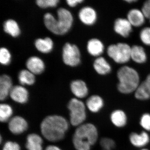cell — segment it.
<instances>
[{"label": "cell", "instance_id": "e575fe53", "mask_svg": "<svg viewBox=\"0 0 150 150\" xmlns=\"http://www.w3.org/2000/svg\"><path fill=\"white\" fill-rule=\"evenodd\" d=\"M83 0H67L66 1L68 5L71 7H75L79 4L83 2Z\"/></svg>", "mask_w": 150, "mask_h": 150}, {"label": "cell", "instance_id": "2e32d148", "mask_svg": "<svg viewBox=\"0 0 150 150\" xmlns=\"http://www.w3.org/2000/svg\"><path fill=\"white\" fill-rule=\"evenodd\" d=\"M9 95L13 100L18 103H25L28 100V91L22 86H14L11 90Z\"/></svg>", "mask_w": 150, "mask_h": 150}, {"label": "cell", "instance_id": "f1b7e54d", "mask_svg": "<svg viewBox=\"0 0 150 150\" xmlns=\"http://www.w3.org/2000/svg\"><path fill=\"white\" fill-rule=\"evenodd\" d=\"M11 55L10 51L5 47L0 49V63L3 66H7L11 63Z\"/></svg>", "mask_w": 150, "mask_h": 150}, {"label": "cell", "instance_id": "4316f807", "mask_svg": "<svg viewBox=\"0 0 150 150\" xmlns=\"http://www.w3.org/2000/svg\"><path fill=\"white\" fill-rule=\"evenodd\" d=\"M13 114V110L8 104H1L0 106V120L5 122L8 121Z\"/></svg>", "mask_w": 150, "mask_h": 150}, {"label": "cell", "instance_id": "83f0119b", "mask_svg": "<svg viewBox=\"0 0 150 150\" xmlns=\"http://www.w3.org/2000/svg\"><path fill=\"white\" fill-rule=\"evenodd\" d=\"M139 37L145 46L150 47V26H145L140 31Z\"/></svg>", "mask_w": 150, "mask_h": 150}, {"label": "cell", "instance_id": "836d02e7", "mask_svg": "<svg viewBox=\"0 0 150 150\" xmlns=\"http://www.w3.org/2000/svg\"><path fill=\"white\" fill-rule=\"evenodd\" d=\"M3 150H20V147L16 142H8L4 145Z\"/></svg>", "mask_w": 150, "mask_h": 150}, {"label": "cell", "instance_id": "603a6c76", "mask_svg": "<svg viewBox=\"0 0 150 150\" xmlns=\"http://www.w3.org/2000/svg\"><path fill=\"white\" fill-rule=\"evenodd\" d=\"M86 103L88 108L91 111L97 112L103 107L104 101L101 97L94 95L88 98Z\"/></svg>", "mask_w": 150, "mask_h": 150}, {"label": "cell", "instance_id": "74e56055", "mask_svg": "<svg viewBox=\"0 0 150 150\" xmlns=\"http://www.w3.org/2000/svg\"><path fill=\"white\" fill-rule=\"evenodd\" d=\"M141 150H149L147 149H142Z\"/></svg>", "mask_w": 150, "mask_h": 150}, {"label": "cell", "instance_id": "1f68e13d", "mask_svg": "<svg viewBox=\"0 0 150 150\" xmlns=\"http://www.w3.org/2000/svg\"><path fill=\"white\" fill-rule=\"evenodd\" d=\"M140 123L143 129L150 131V114L148 113L143 114L140 119Z\"/></svg>", "mask_w": 150, "mask_h": 150}, {"label": "cell", "instance_id": "6da1fadb", "mask_svg": "<svg viewBox=\"0 0 150 150\" xmlns=\"http://www.w3.org/2000/svg\"><path fill=\"white\" fill-rule=\"evenodd\" d=\"M57 17L50 13H47L43 17V21L46 28L56 35H64L69 31L74 22L71 13L67 9L61 8L57 11Z\"/></svg>", "mask_w": 150, "mask_h": 150}, {"label": "cell", "instance_id": "d4e9b609", "mask_svg": "<svg viewBox=\"0 0 150 150\" xmlns=\"http://www.w3.org/2000/svg\"><path fill=\"white\" fill-rule=\"evenodd\" d=\"M110 120L114 126L121 128L126 126L127 118L126 113L123 110H116L111 113Z\"/></svg>", "mask_w": 150, "mask_h": 150}, {"label": "cell", "instance_id": "484cf974", "mask_svg": "<svg viewBox=\"0 0 150 150\" xmlns=\"http://www.w3.org/2000/svg\"><path fill=\"white\" fill-rule=\"evenodd\" d=\"M18 80L21 85L31 86L35 83V76L28 69L22 70L19 73Z\"/></svg>", "mask_w": 150, "mask_h": 150}, {"label": "cell", "instance_id": "cb8c5ba5", "mask_svg": "<svg viewBox=\"0 0 150 150\" xmlns=\"http://www.w3.org/2000/svg\"><path fill=\"white\" fill-rule=\"evenodd\" d=\"M42 144L43 140L38 134H32L28 136L26 143L28 150H42Z\"/></svg>", "mask_w": 150, "mask_h": 150}, {"label": "cell", "instance_id": "9a60e30c", "mask_svg": "<svg viewBox=\"0 0 150 150\" xmlns=\"http://www.w3.org/2000/svg\"><path fill=\"white\" fill-rule=\"evenodd\" d=\"M10 131L15 134H20L27 130L28 123L21 116H15L10 120L8 123Z\"/></svg>", "mask_w": 150, "mask_h": 150}, {"label": "cell", "instance_id": "4fadbf2b", "mask_svg": "<svg viewBox=\"0 0 150 150\" xmlns=\"http://www.w3.org/2000/svg\"><path fill=\"white\" fill-rule=\"evenodd\" d=\"M93 68L97 74L102 76L109 74L112 70L111 65L102 56L96 58L93 63Z\"/></svg>", "mask_w": 150, "mask_h": 150}, {"label": "cell", "instance_id": "9c48e42d", "mask_svg": "<svg viewBox=\"0 0 150 150\" xmlns=\"http://www.w3.org/2000/svg\"><path fill=\"white\" fill-rule=\"evenodd\" d=\"M78 16L80 21L87 26H92L95 24L98 18L96 11L90 6L82 8L79 11Z\"/></svg>", "mask_w": 150, "mask_h": 150}, {"label": "cell", "instance_id": "d6a6232c", "mask_svg": "<svg viewBox=\"0 0 150 150\" xmlns=\"http://www.w3.org/2000/svg\"><path fill=\"white\" fill-rule=\"evenodd\" d=\"M141 10L146 18L149 19L150 18V0H148L143 3Z\"/></svg>", "mask_w": 150, "mask_h": 150}, {"label": "cell", "instance_id": "5bb4252c", "mask_svg": "<svg viewBox=\"0 0 150 150\" xmlns=\"http://www.w3.org/2000/svg\"><path fill=\"white\" fill-rule=\"evenodd\" d=\"M131 59L138 64H145L147 61L148 56L144 47L139 45L131 46Z\"/></svg>", "mask_w": 150, "mask_h": 150}, {"label": "cell", "instance_id": "f546056e", "mask_svg": "<svg viewBox=\"0 0 150 150\" xmlns=\"http://www.w3.org/2000/svg\"><path fill=\"white\" fill-rule=\"evenodd\" d=\"M36 5L41 8L56 7L59 2V0H37Z\"/></svg>", "mask_w": 150, "mask_h": 150}, {"label": "cell", "instance_id": "7c38bea8", "mask_svg": "<svg viewBox=\"0 0 150 150\" xmlns=\"http://www.w3.org/2000/svg\"><path fill=\"white\" fill-rule=\"evenodd\" d=\"M27 69L34 75H40L45 70L44 62L38 56H32L29 57L26 62Z\"/></svg>", "mask_w": 150, "mask_h": 150}, {"label": "cell", "instance_id": "f35d334b", "mask_svg": "<svg viewBox=\"0 0 150 150\" xmlns=\"http://www.w3.org/2000/svg\"><path fill=\"white\" fill-rule=\"evenodd\" d=\"M149 23H150V18H149Z\"/></svg>", "mask_w": 150, "mask_h": 150}, {"label": "cell", "instance_id": "7402d4cb", "mask_svg": "<svg viewBox=\"0 0 150 150\" xmlns=\"http://www.w3.org/2000/svg\"><path fill=\"white\" fill-rule=\"evenodd\" d=\"M135 97L139 100H147L150 98V83L146 80L140 83L134 92Z\"/></svg>", "mask_w": 150, "mask_h": 150}, {"label": "cell", "instance_id": "52a82bcc", "mask_svg": "<svg viewBox=\"0 0 150 150\" xmlns=\"http://www.w3.org/2000/svg\"><path fill=\"white\" fill-rule=\"evenodd\" d=\"M62 55L63 62L67 66L76 67L81 63V51L75 44L65 43L62 49Z\"/></svg>", "mask_w": 150, "mask_h": 150}, {"label": "cell", "instance_id": "30bf717a", "mask_svg": "<svg viewBox=\"0 0 150 150\" xmlns=\"http://www.w3.org/2000/svg\"><path fill=\"white\" fill-rule=\"evenodd\" d=\"M86 49L90 55L96 58L102 56L105 51V46L100 39L93 38L88 41Z\"/></svg>", "mask_w": 150, "mask_h": 150}, {"label": "cell", "instance_id": "d590c367", "mask_svg": "<svg viewBox=\"0 0 150 150\" xmlns=\"http://www.w3.org/2000/svg\"><path fill=\"white\" fill-rule=\"evenodd\" d=\"M45 150H62L58 146H54V145H50V146H48Z\"/></svg>", "mask_w": 150, "mask_h": 150}, {"label": "cell", "instance_id": "4dcf8cb0", "mask_svg": "<svg viewBox=\"0 0 150 150\" xmlns=\"http://www.w3.org/2000/svg\"><path fill=\"white\" fill-rule=\"evenodd\" d=\"M100 145L103 150H112L115 146V142L108 138H103L101 139Z\"/></svg>", "mask_w": 150, "mask_h": 150}, {"label": "cell", "instance_id": "ffe728a7", "mask_svg": "<svg viewBox=\"0 0 150 150\" xmlns=\"http://www.w3.org/2000/svg\"><path fill=\"white\" fill-rule=\"evenodd\" d=\"M34 45L38 51L42 54H47L53 50L54 43L51 38L46 37L36 39Z\"/></svg>", "mask_w": 150, "mask_h": 150}, {"label": "cell", "instance_id": "ba28073f", "mask_svg": "<svg viewBox=\"0 0 150 150\" xmlns=\"http://www.w3.org/2000/svg\"><path fill=\"white\" fill-rule=\"evenodd\" d=\"M133 28L128 19L124 18H118L113 23L114 32L123 38H127L130 36L133 31Z\"/></svg>", "mask_w": 150, "mask_h": 150}, {"label": "cell", "instance_id": "5b68a950", "mask_svg": "<svg viewBox=\"0 0 150 150\" xmlns=\"http://www.w3.org/2000/svg\"><path fill=\"white\" fill-rule=\"evenodd\" d=\"M131 46L128 43L119 42L110 44L106 48L107 56L115 63L125 65L131 61Z\"/></svg>", "mask_w": 150, "mask_h": 150}, {"label": "cell", "instance_id": "8d00e7d4", "mask_svg": "<svg viewBox=\"0 0 150 150\" xmlns=\"http://www.w3.org/2000/svg\"><path fill=\"white\" fill-rule=\"evenodd\" d=\"M125 2L128 3V4H131L132 3L137 2V0H126V1H125Z\"/></svg>", "mask_w": 150, "mask_h": 150}, {"label": "cell", "instance_id": "d6986e66", "mask_svg": "<svg viewBox=\"0 0 150 150\" xmlns=\"http://www.w3.org/2000/svg\"><path fill=\"white\" fill-rule=\"evenodd\" d=\"M130 142L134 146L141 148L145 146L150 142L149 134L145 131H143L140 134L132 133L129 136Z\"/></svg>", "mask_w": 150, "mask_h": 150}, {"label": "cell", "instance_id": "7a4b0ae2", "mask_svg": "<svg viewBox=\"0 0 150 150\" xmlns=\"http://www.w3.org/2000/svg\"><path fill=\"white\" fill-rule=\"evenodd\" d=\"M68 128L69 124L66 119L57 115L47 116L40 125V129L43 137L52 142L62 139Z\"/></svg>", "mask_w": 150, "mask_h": 150}, {"label": "cell", "instance_id": "8fae6325", "mask_svg": "<svg viewBox=\"0 0 150 150\" xmlns=\"http://www.w3.org/2000/svg\"><path fill=\"white\" fill-rule=\"evenodd\" d=\"M126 18L133 27L140 28L145 24L146 18L142 10L133 8L129 10Z\"/></svg>", "mask_w": 150, "mask_h": 150}, {"label": "cell", "instance_id": "3957f363", "mask_svg": "<svg viewBox=\"0 0 150 150\" xmlns=\"http://www.w3.org/2000/svg\"><path fill=\"white\" fill-rule=\"evenodd\" d=\"M116 77L118 80L117 89L119 92L124 94L135 92L141 83L138 71L128 65H123L119 68L116 73Z\"/></svg>", "mask_w": 150, "mask_h": 150}, {"label": "cell", "instance_id": "ac0fdd59", "mask_svg": "<svg viewBox=\"0 0 150 150\" xmlns=\"http://www.w3.org/2000/svg\"><path fill=\"white\" fill-rule=\"evenodd\" d=\"M12 81L10 76L3 74L0 76V99L4 100L10 94L13 87Z\"/></svg>", "mask_w": 150, "mask_h": 150}, {"label": "cell", "instance_id": "e0dca14e", "mask_svg": "<svg viewBox=\"0 0 150 150\" xmlns=\"http://www.w3.org/2000/svg\"><path fill=\"white\" fill-rule=\"evenodd\" d=\"M70 88L72 93L79 98H84L88 94V89L87 86L82 80L72 81L71 83Z\"/></svg>", "mask_w": 150, "mask_h": 150}, {"label": "cell", "instance_id": "8992f818", "mask_svg": "<svg viewBox=\"0 0 150 150\" xmlns=\"http://www.w3.org/2000/svg\"><path fill=\"white\" fill-rule=\"evenodd\" d=\"M68 108L70 111V121L72 125L80 126L86 117L85 105L83 103L77 98H72L69 103Z\"/></svg>", "mask_w": 150, "mask_h": 150}, {"label": "cell", "instance_id": "44dd1931", "mask_svg": "<svg viewBox=\"0 0 150 150\" xmlns=\"http://www.w3.org/2000/svg\"><path fill=\"white\" fill-rule=\"evenodd\" d=\"M3 28L6 33L13 38L18 37L21 33L18 23L12 19H8L4 21Z\"/></svg>", "mask_w": 150, "mask_h": 150}, {"label": "cell", "instance_id": "277c9868", "mask_svg": "<svg viewBox=\"0 0 150 150\" xmlns=\"http://www.w3.org/2000/svg\"><path fill=\"white\" fill-rule=\"evenodd\" d=\"M98 138L96 127L91 123L81 124L76 129L73 143L77 150H90Z\"/></svg>", "mask_w": 150, "mask_h": 150}]
</instances>
